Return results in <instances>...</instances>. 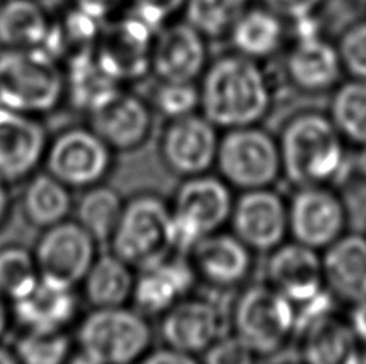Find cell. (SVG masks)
Here are the masks:
<instances>
[{
  "label": "cell",
  "mask_w": 366,
  "mask_h": 364,
  "mask_svg": "<svg viewBox=\"0 0 366 364\" xmlns=\"http://www.w3.org/2000/svg\"><path fill=\"white\" fill-rule=\"evenodd\" d=\"M273 106V89L260 61L237 51L207 64L201 76L199 111L217 128L260 126Z\"/></svg>",
  "instance_id": "cell-1"
},
{
  "label": "cell",
  "mask_w": 366,
  "mask_h": 364,
  "mask_svg": "<svg viewBox=\"0 0 366 364\" xmlns=\"http://www.w3.org/2000/svg\"><path fill=\"white\" fill-rule=\"evenodd\" d=\"M283 177L292 186L330 185L352 178L347 143L328 114L299 111L287 119L277 136Z\"/></svg>",
  "instance_id": "cell-2"
},
{
  "label": "cell",
  "mask_w": 366,
  "mask_h": 364,
  "mask_svg": "<svg viewBox=\"0 0 366 364\" xmlns=\"http://www.w3.org/2000/svg\"><path fill=\"white\" fill-rule=\"evenodd\" d=\"M66 93V74L47 50L5 49L0 51V105L39 116L60 105Z\"/></svg>",
  "instance_id": "cell-3"
},
{
  "label": "cell",
  "mask_w": 366,
  "mask_h": 364,
  "mask_svg": "<svg viewBox=\"0 0 366 364\" xmlns=\"http://www.w3.org/2000/svg\"><path fill=\"white\" fill-rule=\"evenodd\" d=\"M228 324L257 358H267L297 334L296 305L270 284H251L233 302Z\"/></svg>",
  "instance_id": "cell-4"
},
{
  "label": "cell",
  "mask_w": 366,
  "mask_h": 364,
  "mask_svg": "<svg viewBox=\"0 0 366 364\" xmlns=\"http://www.w3.org/2000/svg\"><path fill=\"white\" fill-rule=\"evenodd\" d=\"M111 251L132 268L147 270L175 253L171 206L153 194H140L124 204L111 236Z\"/></svg>",
  "instance_id": "cell-5"
},
{
  "label": "cell",
  "mask_w": 366,
  "mask_h": 364,
  "mask_svg": "<svg viewBox=\"0 0 366 364\" xmlns=\"http://www.w3.org/2000/svg\"><path fill=\"white\" fill-rule=\"evenodd\" d=\"M233 203V188L219 173L183 178L171 206L175 252L188 256L202 238L224 230L230 222Z\"/></svg>",
  "instance_id": "cell-6"
},
{
  "label": "cell",
  "mask_w": 366,
  "mask_h": 364,
  "mask_svg": "<svg viewBox=\"0 0 366 364\" xmlns=\"http://www.w3.org/2000/svg\"><path fill=\"white\" fill-rule=\"evenodd\" d=\"M215 168L233 190L273 186L283 177L277 136L260 126L225 130L219 141Z\"/></svg>",
  "instance_id": "cell-7"
},
{
  "label": "cell",
  "mask_w": 366,
  "mask_h": 364,
  "mask_svg": "<svg viewBox=\"0 0 366 364\" xmlns=\"http://www.w3.org/2000/svg\"><path fill=\"white\" fill-rule=\"evenodd\" d=\"M152 339L147 316L126 307L95 308L77 330L81 352L100 364H135Z\"/></svg>",
  "instance_id": "cell-8"
},
{
  "label": "cell",
  "mask_w": 366,
  "mask_h": 364,
  "mask_svg": "<svg viewBox=\"0 0 366 364\" xmlns=\"http://www.w3.org/2000/svg\"><path fill=\"white\" fill-rule=\"evenodd\" d=\"M292 241L323 252L347 233L349 211L335 186H296L287 201Z\"/></svg>",
  "instance_id": "cell-9"
},
{
  "label": "cell",
  "mask_w": 366,
  "mask_h": 364,
  "mask_svg": "<svg viewBox=\"0 0 366 364\" xmlns=\"http://www.w3.org/2000/svg\"><path fill=\"white\" fill-rule=\"evenodd\" d=\"M47 172L68 188L87 190L100 185L113 167V149L92 128H69L49 143Z\"/></svg>",
  "instance_id": "cell-10"
},
{
  "label": "cell",
  "mask_w": 366,
  "mask_h": 364,
  "mask_svg": "<svg viewBox=\"0 0 366 364\" xmlns=\"http://www.w3.org/2000/svg\"><path fill=\"white\" fill-rule=\"evenodd\" d=\"M39 276L58 288L74 289L97 258V241L77 222L45 228L34 251Z\"/></svg>",
  "instance_id": "cell-11"
},
{
  "label": "cell",
  "mask_w": 366,
  "mask_h": 364,
  "mask_svg": "<svg viewBox=\"0 0 366 364\" xmlns=\"http://www.w3.org/2000/svg\"><path fill=\"white\" fill-rule=\"evenodd\" d=\"M228 225L254 253H270L290 236L287 201L273 186L241 191Z\"/></svg>",
  "instance_id": "cell-12"
},
{
  "label": "cell",
  "mask_w": 366,
  "mask_h": 364,
  "mask_svg": "<svg viewBox=\"0 0 366 364\" xmlns=\"http://www.w3.org/2000/svg\"><path fill=\"white\" fill-rule=\"evenodd\" d=\"M219 128L202 114L169 121L159 143L164 166L182 178L212 171L219 151Z\"/></svg>",
  "instance_id": "cell-13"
},
{
  "label": "cell",
  "mask_w": 366,
  "mask_h": 364,
  "mask_svg": "<svg viewBox=\"0 0 366 364\" xmlns=\"http://www.w3.org/2000/svg\"><path fill=\"white\" fill-rule=\"evenodd\" d=\"M227 318L215 302L182 298L162 315L161 337L166 347L189 355H204L224 337Z\"/></svg>",
  "instance_id": "cell-14"
},
{
  "label": "cell",
  "mask_w": 366,
  "mask_h": 364,
  "mask_svg": "<svg viewBox=\"0 0 366 364\" xmlns=\"http://www.w3.org/2000/svg\"><path fill=\"white\" fill-rule=\"evenodd\" d=\"M156 34L158 32L130 11L104 32L94 50L97 61L116 82L145 76L152 69V47Z\"/></svg>",
  "instance_id": "cell-15"
},
{
  "label": "cell",
  "mask_w": 366,
  "mask_h": 364,
  "mask_svg": "<svg viewBox=\"0 0 366 364\" xmlns=\"http://www.w3.org/2000/svg\"><path fill=\"white\" fill-rule=\"evenodd\" d=\"M47 146V132L34 116L0 105V183L28 178L44 161Z\"/></svg>",
  "instance_id": "cell-16"
},
{
  "label": "cell",
  "mask_w": 366,
  "mask_h": 364,
  "mask_svg": "<svg viewBox=\"0 0 366 364\" xmlns=\"http://www.w3.org/2000/svg\"><path fill=\"white\" fill-rule=\"evenodd\" d=\"M207 39L187 21L167 23L152 47V71L161 82H194L207 68Z\"/></svg>",
  "instance_id": "cell-17"
},
{
  "label": "cell",
  "mask_w": 366,
  "mask_h": 364,
  "mask_svg": "<svg viewBox=\"0 0 366 364\" xmlns=\"http://www.w3.org/2000/svg\"><path fill=\"white\" fill-rule=\"evenodd\" d=\"M90 128L113 149L134 151L148 141L153 113L139 96L117 90L89 113Z\"/></svg>",
  "instance_id": "cell-18"
},
{
  "label": "cell",
  "mask_w": 366,
  "mask_h": 364,
  "mask_svg": "<svg viewBox=\"0 0 366 364\" xmlns=\"http://www.w3.org/2000/svg\"><path fill=\"white\" fill-rule=\"evenodd\" d=\"M196 276L215 289H234L251 276L254 252L233 233L215 231L188 252Z\"/></svg>",
  "instance_id": "cell-19"
},
{
  "label": "cell",
  "mask_w": 366,
  "mask_h": 364,
  "mask_svg": "<svg viewBox=\"0 0 366 364\" xmlns=\"http://www.w3.org/2000/svg\"><path fill=\"white\" fill-rule=\"evenodd\" d=\"M267 284L294 305L304 303L325 290L322 252L296 241L283 243L269 253Z\"/></svg>",
  "instance_id": "cell-20"
},
{
  "label": "cell",
  "mask_w": 366,
  "mask_h": 364,
  "mask_svg": "<svg viewBox=\"0 0 366 364\" xmlns=\"http://www.w3.org/2000/svg\"><path fill=\"white\" fill-rule=\"evenodd\" d=\"M196 279L198 276L187 253H172L152 268L142 270L139 279H135L132 298L137 310L145 316H162L188 297Z\"/></svg>",
  "instance_id": "cell-21"
},
{
  "label": "cell",
  "mask_w": 366,
  "mask_h": 364,
  "mask_svg": "<svg viewBox=\"0 0 366 364\" xmlns=\"http://www.w3.org/2000/svg\"><path fill=\"white\" fill-rule=\"evenodd\" d=\"M285 74L292 89L320 95L332 92L342 82L344 68L336 45L318 37L292 42L285 58Z\"/></svg>",
  "instance_id": "cell-22"
},
{
  "label": "cell",
  "mask_w": 366,
  "mask_h": 364,
  "mask_svg": "<svg viewBox=\"0 0 366 364\" xmlns=\"http://www.w3.org/2000/svg\"><path fill=\"white\" fill-rule=\"evenodd\" d=\"M325 288L344 305L366 300V235L345 233L322 252Z\"/></svg>",
  "instance_id": "cell-23"
},
{
  "label": "cell",
  "mask_w": 366,
  "mask_h": 364,
  "mask_svg": "<svg viewBox=\"0 0 366 364\" xmlns=\"http://www.w3.org/2000/svg\"><path fill=\"white\" fill-rule=\"evenodd\" d=\"M304 364H362L363 345L345 318L330 313L299 333Z\"/></svg>",
  "instance_id": "cell-24"
},
{
  "label": "cell",
  "mask_w": 366,
  "mask_h": 364,
  "mask_svg": "<svg viewBox=\"0 0 366 364\" xmlns=\"http://www.w3.org/2000/svg\"><path fill=\"white\" fill-rule=\"evenodd\" d=\"M11 305L13 316L24 329L31 330H64L77 313V297L73 289L58 288L42 279Z\"/></svg>",
  "instance_id": "cell-25"
},
{
  "label": "cell",
  "mask_w": 366,
  "mask_h": 364,
  "mask_svg": "<svg viewBox=\"0 0 366 364\" xmlns=\"http://www.w3.org/2000/svg\"><path fill=\"white\" fill-rule=\"evenodd\" d=\"M287 24L267 6H249L228 34L233 51L256 61L269 60L283 47Z\"/></svg>",
  "instance_id": "cell-26"
},
{
  "label": "cell",
  "mask_w": 366,
  "mask_h": 364,
  "mask_svg": "<svg viewBox=\"0 0 366 364\" xmlns=\"http://www.w3.org/2000/svg\"><path fill=\"white\" fill-rule=\"evenodd\" d=\"M84 295L94 308L124 307L134 294L132 266L113 252L98 256L84 278Z\"/></svg>",
  "instance_id": "cell-27"
},
{
  "label": "cell",
  "mask_w": 366,
  "mask_h": 364,
  "mask_svg": "<svg viewBox=\"0 0 366 364\" xmlns=\"http://www.w3.org/2000/svg\"><path fill=\"white\" fill-rule=\"evenodd\" d=\"M50 29L47 13L34 0L0 4V45L4 49H42Z\"/></svg>",
  "instance_id": "cell-28"
},
{
  "label": "cell",
  "mask_w": 366,
  "mask_h": 364,
  "mask_svg": "<svg viewBox=\"0 0 366 364\" xmlns=\"http://www.w3.org/2000/svg\"><path fill=\"white\" fill-rule=\"evenodd\" d=\"M24 218L37 228L64 222L73 209L69 188L47 173H39L26 185L21 198Z\"/></svg>",
  "instance_id": "cell-29"
},
{
  "label": "cell",
  "mask_w": 366,
  "mask_h": 364,
  "mask_svg": "<svg viewBox=\"0 0 366 364\" xmlns=\"http://www.w3.org/2000/svg\"><path fill=\"white\" fill-rule=\"evenodd\" d=\"M117 84L119 82L104 73L98 64L95 51L92 49H81L71 58L66 74V92H69L71 101H74L77 108L90 113L119 90Z\"/></svg>",
  "instance_id": "cell-30"
},
{
  "label": "cell",
  "mask_w": 366,
  "mask_h": 364,
  "mask_svg": "<svg viewBox=\"0 0 366 364\" xmlns=\"http://www.w3.org/2000/svg\"><path fill=\"white\" fill-rule=\"evenodd\" d=\"M122 199L116 190L104 185L90 186L76 204V222L79 223L97 244L109 243L119 223L124 209Z\"/></svg>",
  "instance_id": "cell-31"
},
{
  "label": "cell",
  "mask_w": 366,
  "mask_h": 364,
  "mask_svg": "<svg viewBox=\"0 0 366 364\" xmlns=\"http://www.w3.org/2000/svg\"><path fill=\"white\" fill-rule=\"evenodd\" d=\"M328 116L345 143L366 146V82L349 77L339 84L332 90Z\"/></svg>",
  "instance_id": "cell-32"
},
{
  "label": "cell",
  "mask_w": 366,
  "mask_h": 364,
  "mask_svg": "<svg viewBox=\"0 0 366 364\" xmlns=\"http://www.w3.org/2000/svg\"><path fill=\"white\" fill-rule=\"evenodd\" d=\"M251 0H187L185 21L207 41L228 37L234 23L249 9Z\"/></svg>",
  "instance_id": "cell-33"
},
{
  "label": "cell",
  "mask_w": 366,
  "mask_h": 364,
  "mask_svg": "<svg viewBox=\"0 0 366 364\" xmlns=\"http://www.w3.org/2000/svg\"><path fill=\"white\" fill-rule=\"evenodd\" d=\"M34 253L19 246L0 249V295L15 302L39 283Z\"/></svg>",
  "instance_id": "cell-34"
},
{
  "label": "cell",
  "mask_w": 366,
  "mask_h": 364,
  "mask_svg": "<svg viewBox=\"0 0 366 364\" xmlns=\"http://www.w3.org/2000/svg\"><path fill=\"white\" fill-rule=\"evenodd\" d=\"M71 339L64 330H31L18 337L13 347L19 364H66Z\"/></svg>",
  "instance_id": "cell-35"
},
{
  "label": "cell",
  "mask_w": 366,
  "mask_h": 364,
  "mask_svg": "<svg viewBox=\"0 0 366 364\" xmlns=\"http://www.w3.org/2000/svg\"><path fill=\"white\" fill-rule=\"evenodd\" d=\"M153 106L169 121L194 114L199 109V87L194 82H161L153 93Z\"/></svg>",
  "instance_id": "cell-36"
},
{
  "label": "cell",
  "mask_w": 366,
  "mask_h": 364,
  "mask_svg": "<svg viewBox=\"0 0 366 364\" xmlns=\"http://www.w3.org/2000/svg\"><path fill=\"white\" fill-rule=\"evenodd\" d=\"M344 74L366 82V19L349 24L336 44Z\"/></svg>",
  "instance_id": "cell-37"
},
{
  "label": "cell",
  "mask_w": 366,
  "mask_h": 364,
  "mask_svg": "<svg viewBox=\"0 0 366 364\" xmlns=\"http://www.w3.org/2000/svg\"><path fill=\"white\" fill-rule=\"evenodd\" d=\"M185 2L187 0H132V13L159 32L169 19L185 6Z\"/></svg>",
  "instance_id": "cell-38"
},
{
  "label": "cell",
  "mask_w": 366,
  "mask_h": 364,
  "mask_svg": "<svg viewBox=\"0 0 366 364\" xmlns=\"http://www.w3.org/2000/svg\"><path fill=\"white\" fill-rule=\"evenodd\" d=\"M259 360L237 337L224 335L204 353L202 364H244Z\"/></svg>",
  "instance_id": "cell-39"
},
{
  "label": "cell",
  "mask_w": 366,
  "mask_h": 364,
  "mask_svg": "<svg viewBox=\"0 0 366 364\" xmlns=\"http://www.w3.org/2000/svg\"><path fill=\"white\" fill-rule=\"evenodd\" d=\"M326 4V0H262V5L277 13L286 23L292 19L318 13V10Z\"/></svg>",
  "instance_id": "cell-40"
},
{
  "label": "cell",
  "mask_w": 366,
  "mask_h": 364,
  "mask_svg": "<svg viewBox=\"0 0 366 364\" xmlns=\"http://www.w3.org/2000/svg\"><path fill=\"white\" fill-rule=\"evenodd\" d=\"M287 24V34L292 37V42H304L312 41V39L323 37L322 19L318 18V13L305 15L292 19Z\"/></svg>",
  "instance_id": "cell-41"
},
{
  "label": "cell",
  "mask_w": 366,
  "mask_h": 364,
  "mask_svg": "<svg viewBox=\"0 0 366 364\" xmlns=\"http://www.w3.org/2000/svg\"><path fill=\"white\" fill-rule=\"evenodd\" d=\"M135 364H202V363L196 358L194 355L183 353L171 347H164V348L154 350L152 353H147L145 356H142V358Z\"/></svg>",
  "instance_id": "cell-42"
},
{
  "label": "cell",
  "mask_w": 366,
  "mask_h": 364,
  "mask_svg": "<svg viewBox=\"0 0 366 364\" xmlns=\"http://www.w3.org/2000/svg\"><path fill=\"white\" fill-rule=\"evenodd\" d=\"M122 2L124 0H74V6L102 21L119 9Z\"/></svg>",
  "instance_id": "cell-43"
},
{
  "label": "cell",
  "mask_w": 366,
  "mask_h": 364,
  "mask_svg": "<svg viewBox=\"0 0 366 364\" xmlns=\"http://www.w3.org/2000/svg\"><path fill=\"white\" fill-rule=\"evenodd\" d=\"M345 320H347L350 329L354 330L357 339L360 340V343L365 347L366 345V300L350 305L349 316L345 318Z\"/></svg>",
  "instance_id": "cell-44"
},
{
  "label": "cell",
  "mask_w": 366,
  "mask_h": 364,
  "mask_svg": "<svg viewBox=\"0 0 366 364\" xmlns=\"http://www.w3.org/2000/svg\"><path fill=\"white\" fill-rule=\"evenodd\" d=\"M352 178H360L366 181V146L357 148L355 153L350 154Z\"/></svg>",
  "instance_id": "cell-45"
},
{
  "label": "cell",
  "mask_w": 366,
  "mask_h": 364,
  "mask_svg": "<svg viewBox=\"0 0 366 364\" xmlns=\"http://www.w3.org/2000/svg\"><path fill=\"white\" fill-rule=\"evenodd\" d=\"M10 207H11V199H10L9 190H6V185L0 183V226L6 222V218H9Z\"/></svg>",
  "instance_id": "cell-46"
},
{
  "label": "cell",
  "mask_w": 366,
  "mask_h": 364,
  "mask_svg": "<svg viewBox=\"0 0 366 364\" xmlns=\"http://www.w3.org/2000/svg\"><path fill=\"white\" fill-rule=\"evenodd\" d=\"M9 323H10V310L6 307L5 298L0 295V339H2V335L6 333V329H9Z\"/></svg>",
  "instance_id": "cell-47"
},
{
  "label": "cell",
  "mask_w": 366,
  "mask_h": 364,
  "mask_svg": "<svg viewBox=\"0 0 366 364\" xmlns=\"http://www.w3.org/2000/svg\"><path fill=\"white\" fill-rule=\"evenodd\" d=\"M66 364H100V363H97L94 358H90L87 353H84L79 350V352H77L76 355L69 356V360L66 361Z\"/></svg>",
  "instance_id": "cell-48"
},
{
  "label": "cell",
  "mask_w": 366,
  "mask_h": 364,
  "mask_svg": "<svg viewBox=\"0 0 366 364\" xmlns=\"http://www.w3.org/2000/svg\"><path fill=\"white\" fill-rule=\"evenodd\" d=\"M0 364H19L16 356L10 350L0 347Z\"/></svg>",
  "instance_id": "cell-49"
},
{
  "label": "cell",
  "mask_w": 366,
  "mask_h": 364,
  "mask_svg": "<svg viewBox=\"0 0 366 364\" xmlns=\"http://www.w3.org/2000/svg\"><path fill=\"white\" fill-rule=\"evenodd\" d=\"M358 2H360L362 5H365V6H366V0H358Z\"/></svg>",
  "instance_id": "cell-50"
},
{
  "label": "cell",
  "mask_w": 366,
  "mask_h": 364,
  "mask_svg": "<svg viewBox=\"0 0 366 364\" xmlns=\"http://www.w3.org/2000/svg\"><path fill=\"white\" fill-rule=\"evenodd\" d=\"M4 2V0H0V4H2Z\"/></svg>",
  "instance_id": "cell-51"
}]
</instances>
